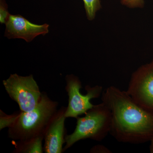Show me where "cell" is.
<instances>
[{"label":"cell","mask_w":153,"mask_h":153,"mask_svg":"<svg viewBox=\"0 0 153 153\" xmlns=\"http://www.w3.org/2000/svg\"><path fill=\"white\" fill-rule=\"evenodd\" d=\"M58 103L42 92L40 102L34 109L21 111L15 123L8 128V135L13 140L22 141L44 135L51 118L57 111Z\"/></svg>","instance_id":"2"},{"label":"cell","mask_w":153,"mask_h":153,"mask_svg":"<svg viewBox=\"0 0 153 153\" xmlns=\"http://www.w3.org/2000/svg\"><path fill=\"white\" fill-rule=\"evenodd\" d=\"M86 16L89 21L95 18L96 13L101 8L100 0H83Z\"/></svg>","instance_id":"10"},{"label":"cell","mask_w":153,"mask_h":153,"mask_svg":"<svg viewBox=\"0 0 153 153\" xmlns=\"http://www.w3.org/2000/svg\"><path fill=\"white\" fill-rule=\"evenodd\" d=\"M65 89L68 97V105L65 116L66 118H77L79 116L85 114L94 106L91 102V99L98 98L102 92V87L99 85L85 86L86 94L80 93L82 88L81 81L77 76L70 74L66 76Z\"/></svg>","instance_id":"5"},{"label":"cell","mask_w":153,"mask_h":153,"mask_svg":"<svg viewBox=\"0 0 153 153\" xmlns=\"http://www.w3.org/2000/svg\"><path fill=\"white\" fill-rule=\"evenodd\" d=\"M102 102L110 110V134L118 141L140 144L153 137V112L137 104L126 91L114 86L108 87L102 94Z\"/></svg>","instance_id":"1"},{"label":"cell","mask_w":153,"mask_h":153,"mask_svg":"<svg viewBox=\"0 0 153 153\" xmlns=\"http://www.w3.org/2000/svg\"><path fill=\"white\" fill-rule=\"evenodd\" d=\"M121 3L130 8H142L145 4L144 0H121Z\"/></svg>","instance_id":"13"},{"label":"cell","mask_w":153,"mask_h":153,"mask_svg":"<svg viewBox=\"0 0 153 153\" xmlns=\"http://www.w3.org/2000/svg\"><path fill=\"white\" fill-rule=\"evenodd\" d=\"M126 92L137 104L153 112V61L134 72Z\"/></svg>","instance_id":"6"},{"label":"cell","mask_w":153,"mask_h":153,"mask_svg":"<svg viewBox=\"0 0 153 153\" xmlns=\"http://www.w3.org/2000/svg\"><path fill=\"white\" fill-rule=\"evenodd\" d=\"M10 15L5 0H0V22L1 24H6Z\"/></svg>","instance_id":"12"},{"label":"cell","mask_w":153,"mask_h":153,"mask_svg":"<svg viewBox=\"0 0 153 153\" xmlns=\"http://www.w3.org/2000/svg\"><path fill=\"white\" fill-rule=\"evenodd\" d=\"M44 135L39 136L15 143L13 153H42L44 152L43 140Z\"/></svg>","instance_id":"9"},{"label":"cell","mask_w":153,"mask_h":153,"mask_svg":"<svg viewBox=\"0 0 153 153\" xmlns=\"http://www.w3.org/2000/svg\"><path fill=\"white\" fill-rule=\"evenodd\" d=\"M3 83L8 94L19 105L21 111L28 112L34 109L41 100L42 92L32 74L22 76L11 74Z\"/></svg>","instance_id":"4"},{"label":"cell","mask_w":153,"mask_h":153,"mask_svg":"<svg viewBox=\"0 0 153 153\" xmlns=\"http://www.w3.org/2000/svg\"><path fill=\"white\" fill-rule=\"evenodd\" d=\"M91 153H111L110 151L102 145H97L94 146L90 150Z\"/></svg>","instance_id":"14"},{"label":"cell","mask_w":153,"mask_h":153,"mask_svg":"<svg viewBox=\"0 0 153 153\" xmlns=\"http://www.w3.org/2000/svg\"><path fill=\"white\" fill-rule=\"evenodd\" d=\"M83 117H78L76 126L72 134L66 135L63 152L82 140L101 141L110 133L111 123V112L103 103L95 105Z\"/></svg>","instance_id":"3"},{"label":"cell","mask_w":153,"mask_h":153,"mask_svg":"<svg viewBox=\"0 0 153 153\" xmlns=\"http://www.w3.org/2000/svg\"><path fill=\"white\" fill-rule=\"evenodd\" d=\"M20 111L16 112L10 115L5 113L1 110H0V130L6 128L10 127L16 122L20 115Z\"/></svg>","instance_id":"11"},{"label":"cell","mask_w":153,"mask_h":153,"mask_svg":"<svg viewBox=\"0 0 153 153\" xmlns=\"http://www.w3.org/2000/svg\"><path fill=\"white\" fill-rule=\"evenodd\" d=\"M66 107L57 110L51 118L44 133V150L46 153L63 152V145L65 143V116Z\"/></svg>","instance_id":"8"},{"label":"cell","mask_w":153,"mask_h":153,"mask_svg":"<svg viewBox=\"0 0 153 153\" xmlns=\"http://www.w3.org/2000/svg\"><path fill=\"white\" fill-rule=\"evenodd\" d=\"M4 36L8 39H22L29 43L37 36L49 33V25L31 23L20 15H10L6 23Z\"/></svg>","instance_id":"7"},{"label":"cell","mask_w":153,"mask_h":153,"mask_svg":"<svg viewBox=\"0 0 153 153\" xmlns=\"http://www.w3.org/2000/svg\"><path fill=\"white\" fill-rule=\"evenodd\" d=\"M150 141H151V144L150 146V151L151 153H153V137Z\"/></svg>","instance_id":"15"}]
</instances>
